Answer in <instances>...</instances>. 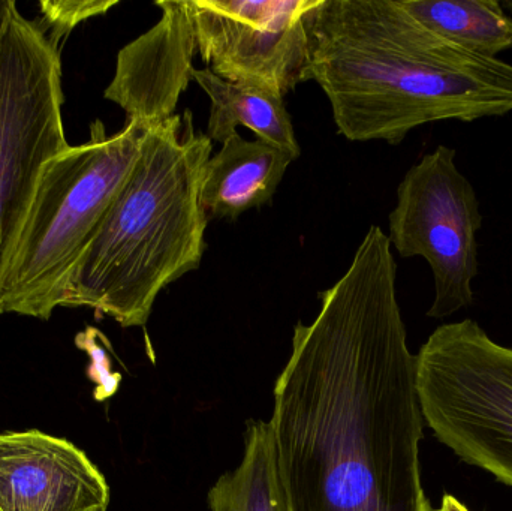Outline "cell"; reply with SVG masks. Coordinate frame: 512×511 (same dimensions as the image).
Segmentation results:
<instances>
[{
  "label": "cell",
  "instance_id": "obj_1",
  "mask_svg": "<svg viewBox=\"0 0 512 511\" xmlns=\"http://www.w3.org/2000/svg\"><path fill=\"white\" fill-rule=\"evenodd\" d=\"M390 239L372 225L321 311L297 323L270 423L289 511H435Z\"/></svg>",
  "mask_w": 512,
  "mask_h": 511
},
{
  "label": "cell",
  "instance_id": "obj_2",
  "mask_svg": "<svg viewBox=\"0 0 512 511\" xmlns=\"http://www.w3.org/2000/svg\"><path fill=\"white\" fill-rule=\"evenodd\" d=\"M309 81L339 134L402 143L427 123L512 113V65L433 32L400 0H319L307 18Z\"/></svg>",
  "mask_w": 512,
  "mask_h": 511
},
{
  "label": "cell",
  "instance_id": "obj_3",
  "mask_svg": "<svg viewBox=\"0 0 512 511\" xmlns=\"http://www.w3.org/2000/svg\"><path fill=\"white\" fill-rule=\"evenodd\" d=\"M213 141L192 111L149 129L125 185L66 285L62 306L144 327L159 293L197 270L209 216L201 186Z\"/></svg>",
  "mask_w": 512,
  "mask_h": 511
},
{
  "label": "cell",
  "instance_id": "obj_4",
  "mask_svg": "<svg viewBox=\"0 0 512 511\" xmlns=\"http://www.w3.org/2000/svg\"><path fill=\"white\" fill-rule=\"evenodd\" d=\"M149 129L126 123L108 135L90 125V138L48 159L0 285V315L48 320L62 306L66 285L95 237L140 152Z\"/></svg>",
  "mask_w": 512,
  "mask_h": 511
},
{
  "label": "cell",
  "instance_id": "obj_5",
  "mask_svg": "<svg viewBox=\"0 0 512 511\" xmlns=\"http://www.w3.org/2000/svg\"><path fill=\"white\" fill-rule=\"evenodd\" d=\"M415 386L435 437L512 488V348L474 320L444 324L415 356Z\"/></svg>",
  "mask_w": 512,
  "mask_h": 511
},
{
  "label": "cell",
  "instance_id": "obj_6",
  "mask_svg": "<svg viewBox=\"0 0 512 511\" xmlns=\"http://www.w3.org/2000/svg\"><path fill=\"white\" fill-rule=\"evenodd\" d=\"M62 60L12 0L0 35V285L48 159L68 146Z\"/></svg>",
  "mask_w": 512,
  "mask_h": 511
},
{
  "label": "cell",
  "instance_id": "obj_7",
  "mask_svg": "<svg viewBox=\"0 0 512 511\" xmlns=\"http://www.w3.org/2000/svg\"><path fill=\"white\" fill-rule=\"evenodd\" d=\"M456 149L436 147L412 165L397 188L388 216L391 248L400 257H423L435 279L430 318L450 317L474 303L472 282L480 273V200L456 164Z\"/></svg>",
  "mask_w": 512,
  "mask_h": 511
},
{
  "label": "cell",
  "instance_id": "obj_8",
  "mask_svg": "<svg viewBox=\"0 0 512 511\" xmlns=\"http://www.w3.org/2000/svg\"><path fill=\"white\" fill-rule=\"evenodd\" d=\"M319 0H188L201 59L218 77L285 96L309 81L307 18Z\"/></svg>",
  "mask_w": 512,
  "mask_h": 511
},
{
  "label": "cell",
  "instance_id": "obj_9",
  "mask_svg": "<svg viewBox=\"0 0 512 511\" xmlns=\"http://www.w3.org/2000/svg\"><path fill=\"white\" fill-rule=\"evenodd\" d=\"M104 474L71 441L30 429L0 434V511H107Z\"/></svg>",
  "mask_w": 512,
  "mask_h": 511
},
{
  "label": "cell",
  "instance_id": "obj_10",
  "mask_svg": "<svg viewBox=\"0 0 512 511\" xmlns=\"http://www.w3.org/2000/svg\"><path fill=\"white\" fill-rule=\"evenodd\" d=\"M162 17L117 54L113 80L105 89L108 101L119 105L144 129H152L176 114L180 96L194 71L197 39L188 0H161Z\"/></svg>",
  "mask_w": 512,
  "mask_h": 511
},
{
  "label": "cell",
  "instance_id": "obj_11",
  "mask_svg": "<svg viewBox=\"0 0 512 511\" xmlns=\"http://www.w3.org/2000/svg\"><path fill=\"white\" fill-rule=\"evenodd\" d=\"M292 161L289 153L237 132L207 162L201 206L209 219L239 218L273 198Z\"/></svg>",
  "mask_w": 512,
  "mask_h": 511
},
{
  "label": "cell",
  "instance_id": "obj_12",
  "mask_svg": "<svg viewBox=\"0 0 512 511\" xmlns=\"http://www.w3.org/2000/svg\"><path fill=\"white\" fill-rule=\"evenodd\" d=\"M192 80L200 84L212 101L206 134L210 140L227 143L237 134V126H245L254 132L256 140L265 141L294 159L300 156V146L282 96L259 87L231 83L210 68H194Z\"/></svg>",
  "mask_w": 512,
  "mask_h": 511
},
{
  "label": "cell",
  "instance_id": "obj_13",
  "mask_svg": "<svg viewBox=\"0 0 512 511\" xmlns=\"http://www.w3.org/2000/svg\"><path fill=\"white\" fill-rule=\"evenodd\" d=\"M207 503L212 511H289L270 422L248 423L242 464L219 477Z\"/></svg>",
  "mask_w": 512,
  "mask_h": 511
},
{
  "label": "cell",
  "instance_id": "obj_14",
  "mask_svg": "<svg viewBox=\"0 0 512 511\" xmlns=\"http://www.w3.org/2000/svg\"><path fill=\"white\" fill-rule=\"evenodd\" d=\"M433 32L481 56L512 50V17L498 0H400Z\"/></svg>",
  "mask_w": 512,
  "mask_h": 511
},
{
  "label": "cell",
  "instance_id": "obj_15",
  "mask_svg": "<svg viewBox=\"0 0 512 511\" xmlns=\"http://www.w3.org/2000/svg\"><path fill=\"white\" fill-rule=\"evenodd\" d=\"M117 0H45L39 3L41 8V24L48 38L62 47V41L69 33L89 18L107 14L117 5Z\"/></svg>",
  "mask_w": 512,
  "mask_h": 511
},
{
  "label": "cell",
  "instance_id": "obj_16",
  "mask_svg": "<svg viewBox=\"0 0 512 511\" xmlns=\"http://www.w3.org/2000/svg\"><path fill=\"white\" fill-rule=\"evenodd\" d=\"M75 344L90 357L89 378L96 384L95 398L101 402L111 398L119 389L122 375L111 371V359L105 348L107 339L98 329L87 327L78 333Z\"/></svg>",
  "mask_w": 512,
  "mask_h": 511
},
{
  "label": "cell",
  "instance_id": "obj_17",
  "mask_svg": "<svg viewBox=\"0 0 512 511\" xmlns=\"http://www.w3.org/2000/svg\"><path fill=\"white\" fill-rule=\"evenodd\" d=\"M435 511H471L465 504L460 503L457 498H454L453 495H444L442 498L441 507Z\"/></svg>",
  "mask_w": 512,
  "mask_h": 511
},
{
  "label": "cell",
  "instance_id": "obj_18",
  "mask_svg": "<svg viewBox=\"0 0 512 511\" xmlns=\"http://www.w3.org/2000/svg\"><path fill=\"white\" fill-rule=\"evenodd\" d=\"M12 0H0V35H2L3 26H5L6 17H8L9 6Z\"/></svg>",
  "mask_w": 512,
  "mask_h": 511
},
{
  "label": "cell",
  "instance_id": "obj_19",
  "mask_svg": "<svg viewBox=\"0 0 512 511\" xmlns=\"http://www.w3.org/2000/svg\"><path fill=\"white\" fill-rule=\"evenodd\" d=\"M502 5H504V8H508L512 11V0H505V2H502Z\"/></svg>",
  "mask_w": 512,
  "mask_h": 511
}]
</instances>
